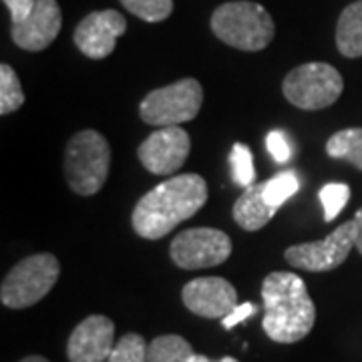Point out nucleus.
<instances>
[{
    "instance_id": "9d476101",
    "label": "nucleus",
    "mask_w": 362,
    "mask_h": 362,
    "mask_svg": "<svg viewBox=\"0 0 362 362\" xmlns=\"http://www.w3.org/2000/svg\"><path fill=\"white\" fill-rule=\"evenodd\" d=\"M192 141L187 131L180 125L159 127L137 149L141 165L153 175H173L185 165L189 157Z\"/></svg>"
},
{
    "instance_id": "f8f14e48",
    "label": "nucleus",
    "mask_w": 362,
    "mask_h": 362,
    "mask_svg": "<svg viewBox=\"0 0 362 362\" xmlns=\"http://www.w3.org/2000/svg\"><path fill=\"white\" fill-rule=\"evenodd\" d=\"M115 346V324L111 318L93 314L73 330L66 342L71 362H107Z\"/></svg>"
},
{
    "instance_id": "4be33fe9",
    "label": "nucleus",
    "mask_w": 362,
    "mask_h": 362,
    "mask_svg": "<svg viewBox=\"0 0 362 362\" xmlns=\"http://www.w3.org/2000/svg\"><path fill=\"white\" fill-rule=\"evenodd\" d=\"M149 344L141 334H125L117 342L107 362H147Z\"/></svg>"
},
{
    "instance_id": "393cba45",
    "label": "nucleus",
    "mask_w": 362,
    "mask_h": 362,
    "mask_svg": "<svg viewBox=\"0 0 362 362\" xmlns=\"http://www.w3.org/2000/svg\"><path fill=\"white\" fill-rule=\"evenodd\" d=\"M266 147H268V151L278 163H286L292 156L290 145L286 141V135L282 131H270L268 137H266Z\"/></svg>"
},
{
    "instance_id": "f03ea898",
    "label": "nucleus",
    "mask_w": 362,
    "mask_h": 362,
    "mask_svg": "<svg viewBox=\"0 0 362 362\" xmlns=\"http://www.w3.org/2000/svg\"><path fill=\"white\" fill-rule=\"evenodd\" d=\"M266 334L280 344H294L310 334L316 306L304 280L292 272H272L262 282Z\"/></svg>"
},
{
    "instance_id": "5701e85b",
    "label": "nucleus",
    "mask_w": 362,
    "mask_h": 362,
    "mask_svg": "<svg viewBox=\"0 0 362 362\" xmlns=\"http://www.w3.org/2000/svg\"><path fill=\"white\" fill-rule=\"evenodd\" d=\"M232 175L233 181L242 187H250L256 183V169H254V156L250 147L244 143H235L232 147Z\"/></svg>"
},
{
    "instance_id": "1a4fd4ad",
    "label": "nucleus",
    "mask_w": 362,
    "mask_h": 362,
    "mask_svg": "<svg viewBox=\"0 0 362 362\" xmlns=\"http://www.w3.org/2000/svg\"><path fill=\"white\" fill-rule=\"evenodd\" d=\"M354 250V221L338 226L334 232L320 242L298 244L286 250V262L298 270L330 272L337 270Z\"/></svg>"
},
{
    "instance_id": "4468645a",
    "label": "nucleus",
    "mask_w": 362,
    "mask_h": 362,
    "mask_svg": "<svg viewBox=\"0 0 362 362\" xmlns=\"http://www.w3.org/2000/svg\"><path fill=\"white\" fill-rule=\"evenodd\" d=\"M63 14L57 0H37L35 11L23 23L13 25V40L16 47L30 52L45 51L59 37Z\"/></svg>"
},
{
    "instance_id": "ddd939ff",
    "label": "nucleus",
    "mask_w": 362,
    "mask_h": 362,
    "mask_svg": "<svg viewBox=\"0 0 362 362\" xmlns=\"http://www.w3.org/2000/svg\"><path fill=\"white\" fill-rule=\"evenodd\" d=\"M181 300L197 316L221 320L238 306V292L226 278H195L183 286Z\"/></svg>"
},
{
    "instance_id": "6ab92c4d",
    "label": "nucleus",
    "mask_w": 362,
    "mask_h": 362,
    "mask_svg": "<svg viewBox=\"0 0 362 362\" xmlns=\"http://www.w3.org/2000/svg\"><path fill=\"white\" fill-rule=\"evenodd\" d=\"M25 105V90L14 69L6 63L0 65V115H11Z\"/></svg>"
},
{
    "instance_id": "c756f323",
    "label": "nucleus",
    "mask_w": 362,
    "mask_h": 362,
    "mask_svg": "<svg viewBox=\"0 0 362 362\" xmlns=\"http://www.w3.org/2000/svg\"><path fill=\"white\" fill-rule=\"evenodd\" d=\"M21 362H49L45 356H26V358H23Z\"/></svg>"
},
{
    "instance_id": "a878e982",
    "label": "nucleus",
    "mask_w": 362,
    "mask_h": 362,
    "mask_svg": "<svg viewBox=\"0 0 362 362\" xmlns=\"http://www.w3.org/2000/svg\"><path fill=\"white\" fill-rule=\"evenodd\" d=\"M258 312V308L252 304V302H246V304H238L226 318H221V326L226 330H232L233 326H238L240 322H244L247 318H252L254 314Z\"/></svg>"
},
{
    "instance_id": "412c9836",
    "label": "nucleus",
    "mask_w": 362,
    "mask_h": 362,
    "mask_svg": "<svg viewBox=\"0 0 362 362\" xmlns=\"http://www.w3.org/2000/svg\"><path fill=\"white\" fill-rule=\"evenodd\" d=\"M121 4L145 23H161L173 13V0H121Z\"/></svg>"
},
{
    "instance_id": "c85d7f7f",
    "label": "nucleus",
    "mask_w": 362,
    "mask_h": 362,
    "mask_svg": "<svg viewBox=\"0 0 362 362\" xmlns=\"http://www.w3.org/2000/svg\"><path fill=\"white\" fill-rule=\"evenodd\" d=\"M192 362H238V361H235V358H232V356H223L221 361H209V358H207V356H204V354H194Z\"/></svg>"
},
{
    "instance_id": "2eb2a0df",
    "label": "nucleus",
    "mask_w": 362,
    "mask_h": 362,
    "mask_svg": "<svg viewBox=\"0 0 362 362\" xmlns=\"http://www.w3.org/2000/svg\"><path fill=\"white\" fill-rule=\"evenodd\" d=\"M278 207H272L264 199V183H254L244 189V194L233 204V220L246 232H258L270 223Z\"/></svg>"
},
{
    "instance_id": "bb28decb",
    "label": "nucleus",
    "mask_w": 362,
    "mask_h": 362,
    "mask_svg": "<svg viewBox=\"0 0 362 362\" xmlns=\"http://www.w3.org/2000/svg\"><path fill=\"white\" fill-rule=\"evenodd\" d=\"M2 2L8 6L13 25H18L25 18H28L30 13L35 11V6H37V0H2Z\"/></svg>"
},
{
    "instance_id": "f3484780",
    "label": "nucleus",
    "mask_w": 362,
    "mask_h": 362,
    "mask_svg": "<svg viewBox=\"0 0 362 362\" xmlns=\"http://www.w3.org/2000/svg\"><path fill=\"white\" fill-rule=\"evenodd\" d=\"M326 153L334 159H344L362 171V127H350L334 133L326 141Z\"/></svg>"
},
{
    "instance_id": "cd10ccee",
    "label": "nucleus",
    "mask_w": 362,
    "mask_h": 362,
    "mask_svg": "<svg viewBox=\"0 0 362 362\" xmlns=\"http://www.w3.org/2000/svg\"><path fill=\"white\" fill-rule=\"evenodd\" d=\"M354 250H358L362 256V207L354 214Z\"/></svg>"
},
{
    "instance_id": "b1692460",
    "label": "nucleus",
    "mask_w": 362,
    "mask_h": 362,
    "mask_svg": "<svg viewBox=\"0 0 362 362\" xmlns=\"http://www.w3.org/2000/svg\"><path fill=\"white\" fill-rule=\"evenodd\" d=\"M320 202L324 207V220L334 221L338 214L346 207L350 199V187L346 183H326L320 189Z\"/></svg>"
},
{
    "instance_id": "dca6fc26",
    "label": "nucleus",
    "mask_w": 362,
    "mask_h": 362,
    "mask_svg": "<svg viewBox=\"0 0 362 362\" xmlns=\"http://www.w3.org/2000/svg\"><path fill=\"white\" fill-rule=\"evenodd\" d=\"M337 47L349 59L362 57V0L349 4L337 25Z\"/></svg>"
},
{
    "instance_id": "a211bd4d",
    "label": "nucleus",
    "mask_w": 362,
    "mask_h": 362,
    "mask_svg": "<svg viewBox=\"0 0 362 362\" xmlns=\"http://www.w3.org/2000/svg\"><path fill=\"white\" fill-rule=\"evenodd\" d=\"M194 349L185 338L177 334H163L153 338L147 350V362H192Z\"/></svg>"
},
{
    "instance_id": "7ed1b4c3",
    "label": "nucleus",
    "mask_w": 362,
    "mask_h": 362,
    "mask_svg": "<svg viewBox=\"0 0 362 362\" xmlns=\"http://www.w3.org/2000/svg\"><path fill=\"white\" fill-rule=\"evenodd\" d=\"M211 30L221 42L233 49L256 52L270 45L276 26L270 13L262 4L235 0L226 2L214 11Z\"/></svg>"
},
{
    "instance_id": "9b49d317",
    "label": "nucleus",
    "mask_w": 362,
    "mask_h": 362,
    "mask_svg": "<svg viewBox=\"0 0 362 362\" xmlns=\"http://www.w3.org/2000/svg\"><path fill=\"white\" fill-rule=\"evenodd\" d=\"M127 30L125 16L117 11H95L87 14L75 30V45L89 59H105L115 51L117 39Z\"/></svg>"
},
{
    "instance_id": "0eeeda50",
    "label": "nucleus",
    "mask_w": 362,
    "mask_h": 362,
    "mask_svg": "<svg viewBox=\"0 0 362 362\" xmlns=\"http://www.w3.org/2000/svg\"><path fill=\"white\" fill-rule=\"evenodd\" d=\"M344 81L337 69L328 63H306L290 71L284 78V97L298 109L318 111L338 101Z\"/></svg>"
},
{
    "instance_id": "f257e3e1",
    "label": "nucleus",
    "mask_w": 362,
    "mask_h": 362,
    "mask_svg": "<svg viewBox=\"0 0 362 362\" xmlns=\"http://www.w3.org/2000/svg\"><path fill=\"white\" fill-rule=\"evenodd\" d=\"M206 202L207 183L202 175H173L137 202L131 216L133 230L145 240H161L181 221L194 218Z\"/></svg>"
},
{
    "instance_id": "aec40b11",
    "label": "nucleus",
    "mask_w": 362,
    "mask_h": 362,
    "mask_svg": "<svg viewBox=\"0 0 362 362\" xmlns=\"http://www.w3.org/2000/svg\"><path fill=\"white\" fill-rule=\"evenodd\" d=\"M300 187V180L294 171H282L272 180L264 181V199L272 207H280L286 199H290Z\"/></svg>"
},
{
    "instance_id": "6e6552de",
    "label": "nucleus",
    "mask_w": 362,
    "mask_h": 362,
    "mask_svg": "<svg viewBox=\"0 0 362 362\" xmlns=\"http://www.w3.org/2000/svg\"><path fill=\"white\" fill-rule=\"evenodd\" d=\"M173 264L181 270H202L220 266L232 254V240L221 230L192 228L177 233L169 246Z\"/></svg>"
},
{
    "instance_id": "39448f33",
    "label": "nucleus",
    "mask_w": 362,
    "mask_h": 362,
    "mask_svg": "<svg viewBox=\"0 0 362 362\" xmlns=\"http://www.w3.org/2000/svg\"><path fill=\"white\" fill-rule=\"evenodd\" d=\"M61 274V264L52 254H33L21 259L0 286V300L6 308H28L51 292Z\"/></svg>"
},
{
    "instance_id": "20e7f679",
    "label": "nucleus",
    "mask_w": 362,
    "mask_h": 362,
    "mask_svg": "<svg viewBox=\"0 0 362 362\" xmlns=\"http://www.w3.org/2000/svg\"><path fill=\"white\" fill-rule=\"evenodd\" d=\"M109 168L111 147L99 131H78L69 139L65 153V177L75 194L95 195L101 192L109 177Z\"/></svg>"
},
{
    "instance_id": "423d86ee",
    "label": "nucleus",
    "mask_w": 362,
    "mask_h": 362,
    "mask_svg": "<svg viewBox=\"0 0 362 362\" xmlns=\"http://www.w3.org/2000/svg\"><path fill=\"white\" fill-rule=\"evenodd\" d=\"M204 103V89L195 78H181L151 90L139 105V115L153 127H171L194 121Z\"/></svg>"
}]
</instances>
